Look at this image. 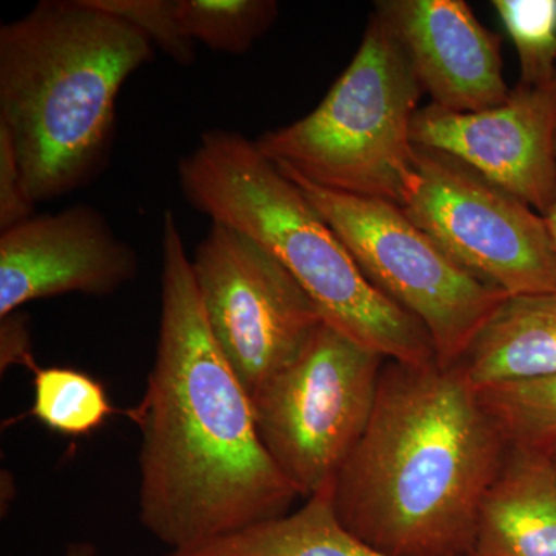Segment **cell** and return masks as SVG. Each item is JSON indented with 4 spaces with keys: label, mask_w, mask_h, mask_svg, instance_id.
<instances>
[{
    "label": "cell",
    "mask_w": 556,
    "mask_h": 556,
    "mask_svg": "<svg viewBox=\"0 0 556 556\" xmlns=\"http://www.w3.org/2000/svg\"><path fill=\"white\" fill-rule=\"evenodd\" d=\"M161 314L139 431L138 519L170 551L294 510L300 495L260 438L251 394L208 328L174 212L163 215Z\"/></svg>",
    "instance_id": "cell-1"
},
{
    "label": "cell",
    "mask_w": 556,
    "mask_h": 556,
    "mask_svg": "<svg viewBox=\"0 0 556 556\" xmlns=\"http://www.w3.org/2000/svg\"><path fill=\"white\" fill-rule=\"evenodd\" d=\"M508 444L455 368L387 361L332 485L339 521L387 556H471Z\"/></svg>",
    "instance_id": "cell-2"
},
{
    "label": "cell",
    "mask_w": 556,
    "mask_h": 556,
    "mask_svg": "<svg viewBox=\"0 0 556 556\" xmlns=\"http://www.w3.org/2000/svg\"><path fill=\"white\" fill-rule=\"evenodd\" d=\"M155 47L90 0H43L0 28V129L35 203L105 167L124 83Z\"/></svg>",
    "instance_id": "cell-3"
},
{
    "label": "cell",
    "mask_w": 556,
    "mask_h": 556,
    "mask_svg": "<svg viewBox=\"0 0 556 556\" xmlns=\"http://www.w3.org/2000/svg\"><path fill=\"white\" fill-rule=\"evenodd\" d=\"M178 181L190 206L270 252L325 324L387 361L438 362L424 325L369 283L338 233L255 141L233 130L204 131L179 160Z\"/></svg>",
    "instance_id": "cell-4"
},
{
    "label": "cell",
    "mask_w": 556,
    "mask_h": 556,
    "mask_svg": "<svg viewBox=\"0 0 556 556\" xmlns=\"http://www.w3.org/2000/svg\"><path fill=\"white\" fill-rule=\"evenodd\" d=\"M422 93L404 47L375 11L324 101L255 144L277 167L318 188L401 206L415 170L412 126Z\"/></svg>",
    "instance_id": "cell-5"
},
{
    "label": "cell",
    "mask_w": 556,
    "mask_h": 556,
    "mask_svg": "<svg viewBox=\"0 0 556 556\" xmlns=\"http://www.w3.org/2000/svg\"><path fill=\"white\" fill-rule=\"evenodd\" d=\"M280 170L338 233L369 283L424 325L438 364L456 365L506 292L457 265L397 204L332 192Z\"/></svg>",
    "instance_id": "cell-6"
},
{
    "label": "cell",
    "mask_w": 556,
    "mask_h": 556,
    "mask_svg": "<svg viewBox=\"0 0 556 556\" xmlns=\"http://www.w3.org/2000/svg\"><path fill=\"white\" fill-rule=\"evenodd\" d=\"M386 362L324 321L252 396L260 438L303 500L334 485L368 426Z\"/></svg>",
    "instance_id": "cell-7"
},
{
    "label": "cell",
    "mask_w": 556,
    "mask_h": 556,
    "mask_svg": "<svg viewBox=\"0 0 556 556\" xmlns=\"http://www.w3.org/2000/svg\"><path fill=\"white\" fill-rule=\"evenodd\" d=\"M404 214L450 258L507 295L556 292L546 218L463 161L415 144Z\"/></svg>",
    "instance_id": "cell-8"
},
{
    "label": "cell",
    "mask_w": 556,
    "mask_h": 556,
    "mask_svg": "<svg viewBox=\"0 0 556 556\" xmlns=\"http://www.w3.org/2000/svg\"><path fill=\"white\" fill-rule=\"evenodd\" d=\"M190 260L212 336L252 397L305 350L320 311L270 252L228 226L212 223Z\"/></svg>",
    "instance_id": "cell-9"
},
{
    "label": "cell",
    "mask_w": 556,
    "mask_h": 556,
    "mask_svg": "<svg viewBox=\"0 0 556 556\" xmlns=\"http://www.w3.org/2000/svg\"><path fill=\"white\" fill-rule=\"evenodd\" d=\"M412 141L455 156L547 217L556 200V73L540 86L518 84L485 112L417 110Z\"/></svg>",
    "instance_id": "cell-10"
},
{
    "label": "cell",
    "mask_w": 556,
    "mask_h": 556,
    "mask_svg": "<svg viewBox=\"0 0 556 556\" xmlns=\"http://www.w3.org/2000/svg\"><path fill=\"white\" fill-rule=\"evenodd\" d=\"M138 255L87 204L35 215L0 236V317L35 300L109 298L138 274Z\"/></svg>",
    "instance_id": "cell-11"
},
{
    "label": "cell",
    "mask_w": 556,
    "mask_h": 556,
    "mask_svg": "<svg viewBox=\"0 0 556 556\" xmlns=\"http://www.w3.org/2000/svg\"><path fill=\"white\" fill-rule=\"evenodd\" d=\"M376 11L404 47L431 104L456 113L500 108L504 79L501 36L486 30L463 0H386Z\"/></svg>",
    "instance_id": "cell-12"
},
{
    "label": "cell",
    "mask_w": 556,
    "mask_h": 556,
    "mask_svg": "<svg viewBox=\"0 0 556 556\" xmlns=\"http://www.w3.org/2000/svg\"><path fill=\"white\" fill-rule=\"evenodd\" d=\"M471 556H556V468L510 445L479 511Z\"/></svg>",
    "instance_id": "cell-13"
},
{
    "label": "cell",
    "mask_w": 556,
    "mask_h": 556,
    "mask_svg": "<svg viewBox=\"0 0 556 556\" xmlns=\"http://www.w3.org/2000/svg\"><path fill=\"white\" fill-rule=\"evenodd\" d=\"M452 368L473 390L556 375V292L508 295Z\"/></svg>",
    "instance_id": "cell-14"
},
{
    "label": "cell",
    "mask_w": 556,
    "mask_h": 556,
    "mask_svg": "<svg viewBox=\"0 0 556 556\" xmlns=\"http://www.w3.org/2000/svg\"><path fill=\"white\" fill-rule=\"evenodd\" d=\"M164 556H387L350 532L332 507V486L283 517Z\"/></svg>",
    "instance_id": "cell-15"
},
{
    "label": "cell",
    "mask_w": 556,
    "mask_h": 556,
    "mask_svg": "<svg viewBox=\"0 0 556 556\" xmlns=\"http://www.w3.org/2000/svg\"><path fill=\"white\" fill-rule=\"evenodd\" d=\"M104 386L68 367L38 368L33 379L31 415L64 437H86L115 413Z\"/></svg>",
    "instance_id": "cell-16"
},
{
    "label": "cell",
    "mask_w": 556,
    "mask_h": 556,
    "mask_svg": "<svg viewBox=\"0 0 556 556\" xmlns=\"http://www.w3.org/2000/svg\"><path fill=\"white\" fill-rule=\"evenodd\" d=\"M477 393L508 444L536 452L556 444V375L497 383Z\"/></svg>",
    "instance_id": "cell-17"
},
{
    "label": "cell",
    "mask_w": 556,
    "mask_h": 556,
    "mask_svg": "<svg viewBox=\"0 0 556 556\" xmlns=\"http://www.w3.org/2000/svg\"><path fill=\"white\" fill-rule=\"evenodd\" d=\"M177 9L190 40L229 54L247 53L278 16L274 0H177Z\"/></svg>",
    "instance_id": "cell-18"
},
{
    "label": "cell",
    "mask_w": 556,
    "mask_h": 556,
    "mask_svg": "<svg viewBox=\"0 0 556 556\" xmlns=\"http://www.w3.org/2000/svg\"><path fill=\"white\" fill-rule=\"evenodd\" d=\"M521 64L519 86L535 87L556 73V0H495Z\"/></svg>",
    "instance_id": "cell-19"
},
{
    "label": "cell",
    "mask_w": 556,
    "mask_h": 556,
    "mask_svg": "<svg viewBox=\"0 0 556 556\" xmlns=\"http://www.w3.org/2000/svg\"><path fill=\"white\" fill-rule=\"evenodd\" d=\"M91 5L126 21L179 65L195 60V42L182 30L177 0H90Z\"/></svg>",
    "instance_id": "cell-20"
},
{
    "label": "cell",
    "mask_w": 556,
    "mask_h": 556,
    "mask_svg": "<svg viewBox=\"0 0 556 556\" xmlns=\"http://www.w3.org/2000/svg\"><path fill=\"white\" fill-rule=\"evenodd\" d=\"M35 208L9 134L0 129V232L35 217Z\"/></svg>",
    "instance_id": "cell-21"
},
{
    "label": "cell",
    "mask_w": 556,
    "mask_h": 556,
    "mask_svg": "<svg viewBox=\"0 0 556 556\" xmlns=\"http://www.w3.org/2000/svg\"><path fill=\"white\" fill-rule=\"evenodd\" d=\"M13 365L30 368L33 372L39 368L33 357L30 321L20 311L0 317V368L3 372Z\"/></svg>",
    "instance_id": "cell-22"
},
{
    "label": "cell",
    "mask_w": 556,
    "mask_h": 556,
    "mask_svg": "<svg viewBox=\"0 0 556 556\" xmlns=\"http://www.w3.org/2000/svg\"><path fill=\"white\" fill-rule=\"evenodd\" d=\"M64 556H100L97 546L87 541H76V543L68 544L67 551Z\"/></svg>",
    "instance_id": "cell-23"
},
{
    "label": "cell",
    "mask_w": 556,
    "mask_h": 556,
    "mask_svg": "<svg viewBox=\"0 0 556 556\" xmlns=\"http://www.w3.org/2000/svg\"><path fill=\"white\" fill-rule=\"evenodd\" d=\"M544 218H546L548 233H551V240L552 244H554V251L556 255V200L554 207H552L551 214Z\"/></svg>",
    "instance_id": "cell-24"
},
{
    "label": "cell",
    "mask_w": 556,
    "mask_h": 556,
    "mask_svg": "<svg viewBox=\"0 0 556 556\" xmlns=\"http://www.w3.org/2000/svg\"><path fill=\"white\" fill-rule=\"evenodd\" d=\"M541 453H544V455L551 459V463L554 464V467L556 468V444L552 445L551 448H547L546 452Z\"/></svg>",
    "instance_id": "cell-25"
}]
</instances>
